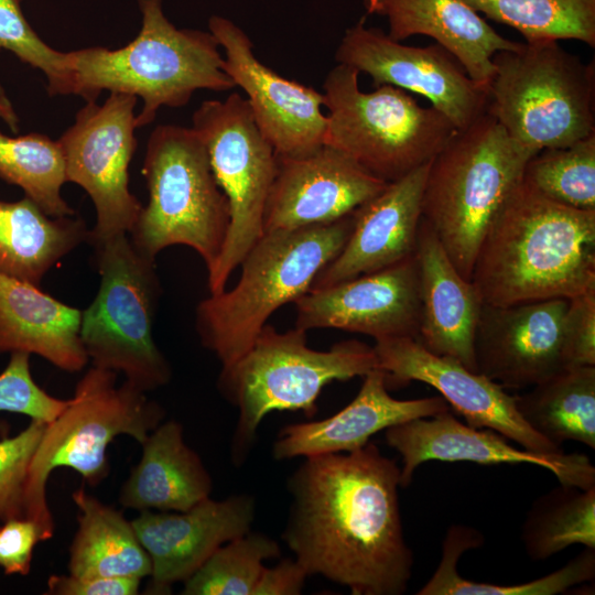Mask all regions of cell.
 I'll return each instance as SVG.
<instances>
[{"mask_svg":"<svg viewBox=\"0 0 595 595\" xmlns=\"http://www.w3.org/2000/svg\"><path fill=\"white\" fill-rule=\"evenodd\" d=\"M288 479L282 540L307 575L354 595H401L414 564L401 521L400 467L368 442L304 457Z\"/></svg>","mask_w":595,"mask_h":595,"instance_id":"obj_1","label":"cell"},{"mask_svg":"<svg viewBox=\"0 0 595 595\" xmlns=\"http://www.w3.org/2000/svg\"><path fill=\"white\" fill-rule=\"evenodd\" d=\"M470 280L484 303L499 306L595 288V210L555 203L521 181L482 239Z\"/></svg>","mask_w":595,"mask_h":595,"instance_id":"obj_2","label":"cell"},{"mask_svg":"<svg viewBox=\"0 0 595 595\" xmlns=\"http://www.w3.org/2000/svg\"><path fill=\"white\" fill-rule=\"evenodd\" d=\"M137 1L142 24L126 46L68 52L74 95L87 101H95L102 90L140 97L143 105L136 123L142 128L162 106H185L198 89L235 87L209 31L177 29L164 14L162 0Z\"/></svg>","mask_w":595,"mask_h":595,"instance_id":"obj_3","label":"cell"},{"mask_svg":"<svg viewBox=\"0 0 595 595\" xmlns=\"http://www.w3.org/2000/svg\"><path fill=\"white\" fill-rule=\"evenodd\" d=\"M354 212L327 224L264 232L241 261L236 285L197 304L195 328L201 344L221 367L250 348L279 307L311 290L321 270L346 244Z\"/></svg>","mask_w":595,"mask_h":595,"instance_id":"obj_4","label":"cell"},{"mask_svg":"<svg viewBox=\"0 0 595 595\" xmlns=\"http://www.w3.org/2000/svg\"><path fill=\"white\" fill-rule=\"evenodd\" d=\"M538 152L509 137L486 112L457 130L431 160L422 194V219L466 280L472 279L487 229Z\"/></svg>","mask_w":595,"mask_h":595,"instance_id":"obj_5","label":"cell"},{"mask_svg":"<svg viewBox=\"0 0 595 595\" xmlns=\"http://www.w3.org/2000/svg\"><path fill=\"white\" fill-rule=\"evenodd\" d=\"M306 333L296 327L278 332L266 324L241 357L221 367L217 388L239 412L231 442L236 465L247 458L267 414L302 411L312 418L326 385L378 368L375 349L367 344L348 339L316 350L309 347Z\"/></svg>","mask_w":595,"mask_h":595,"instance_id":"obj_6","label":"cell"},{"mask_svg":"<svg viewBox=\"0 0 595 595\" xmlns=\"http://www.w3.org/2000/svg\"><path fill=\"white\" fill-rule=\"evenodd\" d=\"M142 174L149 203L128 234L134 249L155 260L170 246H187L210 273L225 242L229 207L196 131L158 126L147 143Z\"/></svg>","mask_w":595,"mask_h":595,"instance_id":"obj_7","label":"cell"},{"mask_svg":"<svg viewBox=\"0 0 595 595\" xmlns=\"http://www.w3.org/2000/svg\"><path fill=\"white\" fill-rule=\"evenodd\" d=\"M164 418V408L147 392L127 381L118 386L116 372L91 366L77 381L66 408L45 425L30 465L25 517L51 539L55 523L46 485L52 472L71 468L95 487L109 475V444L119 435L142 444Z\"/></svg>","mask_w":595,"mask_h":595,"instance_id":"obj_8","label":"cell"},{"mask_svg":"<svg viewBox=\"0 0 595 595\" xmlns=\"http://www.w3.org/2000/svg\"><path fill=\"white\" fill-rule=\"evenodd\" d=\"M489 112L519 143L541 151L595 133V67L555 40L528 41L493 57Z\"/></svg>","mask_w":595,"mask_h":595,"instance_id":"obj_9","label":"cell"},{"mask_svg":"<svg viewBox=\"0 0 595 595\" xmlns=\"http://www.w3.org/2000/svg\"><path fill=\"white\" fill-rule=\"evenodd\" d=\"M359 72L339 64L323 84L325 143L391 183L430 162L457 131L434 107H421L405 90L381 85L365 93Z\"/></svg>","mask_w":595,"mask_h":595,"instance_id":"obj_10","label":"cell"},{"mask_svg":"<svg viewBox=\"0 0 595 595\" xmlns=\"http://www.w3.org/2000/svg\"><path fill=\"white\" fill-rule=\"evenodd\" d=\"M93 247L100 282L79 332L88 360L147 393L166 386L172 368L153 337L162 294L155 260L139 253L128 234Z\"/></svg>","mask_w":595,"mask_h":595,"instance_id":"obj_11","label":"cell"},{"mask_svg":"<svg viewBox=\"0 0 595 595\" xmlns=\"http://www.w3.org/2000/svg\"><path fill=\"white\" fill-rule=\"evenodd\" d=\"M192 121L229 207L225 242L207 277L209 294H216L226 289L231 273L264 234V210L278 155L259 130L247 99L237 93L225 100H205Z\"/></svg>","mask_w":595,"mask_h":595,"instance_id":"obj_12","label":"cell"},{"mask_svg":"<svg viewBox=\"0 0 595 595\" xmlns=\"http://www.w3.org/2000/svg\"><path fill=\"white\" fill-rule=\"evenodd\" d=\"M136 104V96L115 91L101 106L87 101L57 140L66 182L84 188L95 206L96 224L88 235L93 246L129 234L143 207L129 188Z\"/></svg>","mask_w":595,"mask_h":595,"instance_id":"obj_13","label":"cell"},{"mask_svg":"<svg viewBox=\"0 0 595 595\" xmlns=\"http://www.w3.org/2000/svg\"><path fill=\"white\" fill-rule=\"evenodd\" d=\"M339 64L368 74L374 87L391 85L424 96L457 130L487 112L488 89L476 84L462 64L444 47L409 46L365 18L346 30L336 50Z\"/></svg>","mask_w":595,"mask_h":595,"instance_id":"obj_14","label":"cell"},{"mask_svg":"<svg viewBox=\"0 0 595 595\" xmlns=\"http://www.w3.org/2000/svg\"><path fill=\"white\" fill-rule=\"evenodd\" d=\"M374 349L388 388L410 381L426 383L437 390L468 425L494 430L528 451L563 452L522 419L515 396L459 361L435 355L411 337L377 340Z\"/></svg>","mask_w":595,"mask_h":595,"instance_id":"obj_15","label":"cell"},{"mask_svg":"<svg viewBox=\"0 0 595 595\" xmlns=\"http://www.w3.org/2000/svg\"><path fill=\"white\" fill-rule=\"evenodd\" d=\"M208 31L225 52V72L247 94L255 121L277 155L301 158L320 149L326 133L323 94L261 63L247 33L231 20L212 15Z\"/></svg>","mask_w":595,"mask_h":595,"instance_id":"obj_16","label":"cell"},{"mask_svg":"<svg viewBox=\"0 0 595 595\" xmlns=\"http://www.w3.org/2000/svg\"><path fill=\"white\" fill-rule=\"evenodd\" d=\"M294 327L337 328L371 336L376 342L418 339L421 317L415 251L375 272L311 289L295 302Z\"/></svg>","mask_w":595,"mask_h":595,"instance_id":"obj_17","label":"cell"},{"mask_svg":"<svg viewBox=\"0 0 595 595\" xmlns=\"http://www.w3.org/2000/svg\"><path fill=\"white\" fill-rule=\"evenodd\" d=\"M385 440L402 458V488L410 485L415 469L429 461L532 464L552 472L560 484L583 489L595 487V467L587 455L564 451L543 454L517 448L494 430L461 422L451 409L390 426L385 430Z\"/></svg>","mask_w":595,"mask_h":595,"instance_id":"obj_18","label":"cell"},{"mask_svg":"<svg viewBox=\"0 0 595 595\" xmlns=\"http://www.w3.org/2000/svg\"><path fill=\"white\" fill-rule=\"evenodd\" d=\"M567 299L484 303L474 338L476 371L502 388L526 389L567 369L563 320Z\"/></svg>","mask_w":595,"mask_h":595,"instance_id":"obj_19","label":"cell"},{"mask_svg":"<svg viewBox=\"0 0 595 595\" xmlns=\"http://www.w3.org/2000/svg\"><path fill=\"white\" fill-rule=\"evenodd\" d=\"M387 185L351 156L327 144L301 158L278 156L263 231L335 221L378 195Z\"/></svg>","mask_w":595,"mask_h":595,"instance_id":"obj_20","label":"cell"},{"mask_svg":"<svg viewBox=\"0 0 595 595\" xmlns=\"http://www.w3.org/2000/svg\"><path fill=\"white\" fill-rule=\"evenodd\" d=\"M256 500L248 494L210 497L185 511L142 510L131 520L151 560L150 594H170L224 543L251 531Z\"/></svg>","mask_w":595,"mask_h":595,"instance_id":"obj_21","label":"cell"},{"mask_svg":"<svg viewBox=\"0 0 595 595\" xmlns=\"http://www.w3.org/2000/svg\"><path fill=\"white\" fill-rule=\"evenodd\" d=\"M430 162L388 183L383 191L355 209L346 244L321 270L311 289L378 271L414 253Z\"/></svg>","mask_w":595,"mask_h":595,"instance_id":"obj_22","label":"cell"},{"mask_svg":"<svg viewBox=\"0 0 595 595\" xmlns=\"http://www.w3.org/2000/svg\"><path fill=\"white\" fill-rule=\"evenodd\" d=\"M363 378L354 400L337 413L323 420L283 428L272 446L274 459L353 452L390 426L451 409L441 396L411 400L392 398L388 392L386 375L379 368L370 370Z\"/></svg>","mask_w":595,"mask_h":595,"instance_id":"obj_23","label":"cell"},{"mask_svg":"<svg viewBox=\"0 0 595 595\" xmlns=\"http://www.w3.org/2000/svg\"><path fill=\"white\" fill-rule=\"evenodd\" d=\"M415 257L421 303L416 340L429 351L453 358L476 371L474 338L484 305L479 292L472 280L461 275L433 229L422 218Z\"/></svg>","mask_w":595,"mask_h":595,"instance_id":"obj_24","label":"cell"},{"mask_svg":"<svg viewBox=\"0 0 595 595\" xmlns=\"http://www.w3.org/2000/svg\"><path fill=\"white\" fill-rule=\"evenodd\" d=\"M369 14L387 18L388 35L401 42L428 35L448 51L479 86L488 89L495 74L496 53L521 42L498 34L478 12L461 0H364Z\"/></svg>","mask_w":595,"mask_h":595,"instance_id":"obj_25","label":"cell"},{"mask_svg":"<svg viewBox=\"0 0 595 595\" xmlns=\"http://www.w3.org/2000/svg\"><path fill=\"white\" fill-rule=\"evenodd\" d=\"M82 311L39 285L0 273V353L37 355L77 372L88 364L80 339Z\"/></svg>","mask_w":595,"mask_h":595,"instance_id":"obj_26","label":"cell"},{"mask_svg":"<svg viewBox=\"0 0 595 595\" xmlns=\"http://www.w3.org/2000/svg\"><path fill=\"white\" fill-rule=\"evenodd\" d=\"M141 445V458L119 491L123 507L185 511L210 497L212 476L186 444L180 422L162 421Z\"/></svg>","mask_w":595,"mask_h":595,"instance_id":"obj_27","label":"cell"},{"mask_svg":"<svg viewBox=\"0 0 595 595\" xmlns=\"http://www.w3.org/2000/svg\"><path fill=\"white\" fill-rule=\"evenodd\" d=\"M80 217H52L32 199L0 201V273L34 285L84 241Z\"/></svg>","mask_w":595,"mask_h":595,"instance_id":"obj_28","label":"cell"},{"mask_svg":"<svg viewBox=\"0 0 595 595\" xmlns=\"http://www.w3.org/2000/svg\"><path fill=\"white\" fill-rule=\"evenodd\" d=\"M78 509V527L69 547L68 572L77 577L151 574V560L132 522L116 508L101 502L84 488L72 494Z\"/></svg>","mask_w":595,"mask_h":595,"instance_id":"obj_29","label":"cell"},{"mask_svg":"<svg viewBox=\"0 0 595 595\" xmlns=\"http://www.w3.org/2000/svg\"><path fill=\"white\" fill-rule=\"evenodd\" d=\"M515 399L522 419L547 440L595 450V366L567 368Z\"/></svg>","mask_w":595,"mask_h":595,"instance_id":"obj_30","label":"cell"},{"mask_svg":"<svg viewBox=\"0 0 595 595\" xmlns=\"http://www.w3.org/2000/svg\"><path fill=\"white\" fill-rule=\"evenodd\" d=\"M483 543L484 537L478 530L451 526L442 543L441 561L416 595H556L595 577V549L592 548H585L559 570L527 583L498 585L462 577L457 570L459 558Z\"/></svg>","mask_w":595,"mask_h":595,"instance_id":"obj_31","label":"cell"},{"mask_svg":"<svg viewBox=\"0 0 595 595\" xmlns=\"http://www.w3.org/2000/svg\"><path fill=\"white\" fill-rule=\"evenodd\" d=\"M520 537L533 561L550 559L573 544L595 549V487L560 484L538 497Z\"/></svg>","mask_w":595,"mask_h":595,"instance_id":"obj_32","label":"cell"},{"mask_svg":"<svg viewBox=\"0 0 595 595\" xmlns=\"http://www.w3.org/2000/svg\"><path fill=\"white\" fill-rule=\"evenodd\" d=\"M0 177L21 187L47 215H75L61 194L66 177L57 140L40 133L8 137L0 132Z\"/></svg>","mask_w":595,"mask_h":595,"instance_id":"obj_33","label":"cell"},{"mask_svg":"<svg viewBox=\"0 0 595 595\" xmlns=\"http://www.w3.org/2000/svg\"><path fill=\"white\" fill-rule=\"evenodd\" d=\"M528 41L577 40L595 47V0H461Z\"/></svg>","mask_w":595,"mask_h":595,"instance_id":"obj_34","label":"cell"},{"mask_svg":"<svg viewBox=\"0 0 595 595\" xmlns=\"http://www.w3.org/2000/svg\"><path fill=\"white\" fill-rule=\"evenodd\" d=\"M522 181L555 203L595 210V133L541 150L527 163Z\"/></svg>","mask_w":595,"mask_h":595,"instance_id":"obj_35","label":"cell"},{"mask_svg":"<svg viewBox=\"0 0 595 595\" xmlns=\"http://www.w3.org/2000/svg\"><path fill=\"white\" fill-rule=\"evenodd\" d=\"M281 555L275 540L249 531L220 545L184 582L183 595H252L263 562Z\"/></svg>","mask_w":595,"mask_h":595,"instance_id":"obj_36","label":"cell"},{"mask_svg":"<svg viewBox=\"0 0 595 595\" xmlns=\"http://www.w3.org/2000/svg\"><path fill=\"white\" fill-rule=\"evenodd\" d=\"M22 0H0V51L13 53L23 63L40 69L51 95L73 94L68 52L47 45L34 31L21 8Z\"/></svg>","mask_w":595,"mask_h":595,"instance_id":"obj_37","label":"cell"},{"mask_svg":"<svg viewBox=\"0 0 595 595\" xmlns=\"http://www.w3.org/2000/svg\"><path fill=\"white\" fill-rule=\"evenodd\" d=\"M46 423H31L13 436L0 439V520L25 517V494L32 458Z\"/></svg>","mask_w":595,"mask_h":595,"instance_id":"obj_38","label":"cell"},{"mask_svg":"<svg viewBox=\"0 0 595 595\" xmlns=\"http://www.w3.org/2000/svg\"><path fill=\"white\" fill-rule=\"evenodd\" d=\"M563 350L567 368L595 366V288L569 299Z\"/></svg>","mask_w":595,"mask_h":595,"instance_id":"obj_39","label":"cell"},{"mask_svg":"<svg viewBox=\"0 0 595 595\" xmlns=\"http://www.w3.org/2000/svg\"><path fill=\"white\" fill-rule=\"evenodd\" d=\"M50 540L34 520L21 517L3 521L0 527V567L7 575H28L33 551L39 542Z\"/></svg>","mask_w":595,"mask_h":595,"instance_id":"obj_40","label":"cell"},{"mask_svg":"<svg viewBox=\"0 0 595 595\" xmlns=\"http://www.w3.org/2000/svg\"><path fill=\"white\" fill-rule=\"evenodd\" d=\"M141 578L116 577H77L51 575L47 580L48 595H136L139 593Z\"/></svg>","mask_w":595,"mask_h":595,"instance_id":"obj_41","label":"cell"},{"mask_svg":"<svg viewBox=\"0 0 595 595\" xmlns=\"http://www.w3.org/2000/svg\"><path fill=\"white\" fill-rule=\"evenodd\" d=\"M307 576L295 559H283L272 567L264 566L252 595H299Z\"/></svg>","mask_w":595,"mask_h":595,"instance_id":"obj_42","label":"cell"},{"mask_svg":"<svg viewBox=\"0 0 595 595\" xmlns=\"http://www.w3.org/2000/svg\"><path fill=\"white\" fill-rule=\"evenodd\" d=\"M0 119L17 133L19 131V117L17 111L8 97L6 90L0 85Z\"/></svg>","mask_w":595,"mask_h":595,"instance_id":"obj_43","label":"cell"}]
</instances>
